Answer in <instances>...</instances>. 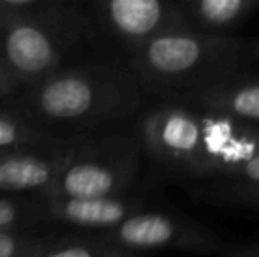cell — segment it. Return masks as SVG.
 <instances>
[{
    "label": "cell",
    "mask_w": 259,
    "mask_h": 257,
    "mask_svg": "<svg viewBox=\"0 0 259 257\" xmlns=\"http://www.w3.org/2000/svg\"><path fill=\"white\" fill-rule=\"evenodd\" d=\"M140 93L133 74L106 64L65 65L25 88L14 110L35 127L89 130L131 115Z\"/></svg>",
    "instance_id": "6da1fadb"
},
{
    "label": "cell",
    "mask_w": 259,
    "mask_h": 257,
    "mask_svg": "<svg viewBox=\"0 0 259 257\" xmlns=\"http://www.w3.org/2000/svg\"><path fill=\"white\" fill-rule=\"evenodd\" d=\"M236 60V41L224 35L178 30L159 35L129 53L131 74L152 92H201L228 81ZM191 93V95H192Z\"/></svg>",
    "instance_id": "7a4b0ae2"
},
{
    "label": "cell",
    "mask_w": 259,
    "mask_h": 257,
    "mask_svg": "<svg viewBox=\"0 0 259 257\" xmlns=\"http://www.w3.org/2000/svg\"><path fill=\"white\" fill-rule=\"evenodd\" d=\"M89 35L90 20L81 11L55 20L0 25V67L21 88H28L65 67L69 55Z\"/></svg>",
    "instance_id": "3957f363"
},
{
    "label": "cell",
    "mask_w": 259,
    "mask_h": 257,
    "mask_svg": "<svg viewBox=\"0 0 259 257\" xmlns=\"http://www.w3.org/2000/svg\"><path fill=\"white\" fill-rule=\"evenodd\" d=\"M140 166V146L129 137L79 141L69 150L67 161L42 195L74 199L122 197Z\"/></svg>",
    "instance_id": "277c9868"
},
{
    "label": "cell",
    "mask_w": 259,
    "mask_h": 257,
    "mask_svg": "<svg viewBox=\"0 0 259 257\" xmlns=\"http://www.w3.org/2000/svg\"><path fill=\"white\" fill-rule=\"evenodd\" d=\"M90 7L99 27L129 53L159 35L189 30L182 4L177 2L96 0L90 4Z\"/></svg>",
    "instance_id": "5b68a950"
},
{
    "label": "cell",
    "mask_w": 259,
    "mask_h": 257,
    "mask_svg": "<svg viewBox=\"0 0 259 257\" xmlns=\"http://www.w3.org/2000/svg\"><path fill=\"white\" fill-rule=\"evenodd\" d=\"M196 110L201 120V146L194 175L236 178L259 157V125L201 108Z\"/></svg>",
    "instance_id": "8992f818"
},
{
    "label": "cell",
    "mask_w": 259,
    "mask_h": 257,
    "mask_svg": "<svg viewBox=\"0 0 259 257\" xmlns=\"http://www.w3.org/2000/svg\"><path fill=\"white\" fill-rule=\"evenodd\" d=\"M141 137L150 155L184 173H196L201 146V120L198 110L164 104L141 122Z\"/></svg>",
    "instance_id": "52a82bcc"
},
{
    "label": "cell",
    "mask_w": 259,
    "mask_h": 257,
    "mask_svg": "<svg viewBox=\"0 0 259 257\" xmlns=\"http://www.w3.org/2000/svg\"><path fill=\"white\" fill-rule=\"evenodd\" d=\"M101 241L123 252L152 250V248H210L217 241L189 224L155 212H136L116 227L104 231Z\"/></svg>",
    "instance_id": "ba28073f"
},
{
    "label": "cell",
    "mask_w": 259,
    "mask_h": 257,
    "mask_svg": "<svg viewBox=\"0 0 259 257\" xmlns=\"http://www.w3.org/2000/svg\"><path fill=\"white\" fill-rule=\"evenodd\" d=\"M69 150L62 153H41V151L0 153V194L20 195L37 192V195H42L53 185L55 178L64 168Z\"/></svg>",
    "instance_id": "9c48e42d"
},
{
    "label": "cell",
    "mask_w": 259,
    "mask_h": 257,
    "mask_svg": "<svg viewBox=\"0 0 259 257\" xmlns=\"http://www.w3.org/2000/svg\"><path fill=\"white\" fill-rule=\"evenodd\" d=\"M45 202L50 220L69 224L83 229L109 231L122 220L136 213L138 202L125 197H97V199H74L46 195Z\"/></svg>",
    "instance_id": "30bf717a"
},
{
    "label": "cell",
    "mask_w": 259,
    "mask_h": 257,
    "mask_svg": "<svg viewBox=\"0 0 259 257\" xmlns=\"http://www.w3.org/2000/svg\"><path fill=\"white\" fill-rule=\"evenodd\" d=\"M196 108L259 125V81L219 83L192 93Z\"/></svg>",
    "instance_id": "8fae6325"
},
{
    "label": "cell",
    "mask_w": 259,
    "mask_h": 257,
    "mask_svg": "<svg viewBox=\"0 0 259 257\" xmlns=\"http://www.w3.org/2000/svg\"><path fill=\"white\" fill-rule=\"evenodd\" d=\"M72 144L76 143L35 127L16 110H0V151L62 153Z\"/></svg>",
    "instance_id": "7c38bea8"
},
{
    "label": "cell",
    "mask_w": 259,
    "mask_h": 257,
    "mask_svg": "<svg viewBox=\"0 0 259 257\" xmlns=\"http://www.w3.org/2000/svg\"><path fill=\"white\" fill-rule=\"evenodd\" d=\"M256 7H259L257 0H198L182 4L189 30L211 35H221L217 32L236 27Z\"/></svg>",
    "instance_id": "4fadbf2b"
},
{
    "label": "cell",
    "mask_w": 259,
    "mask_h": 257,
    "mask_svg": "<svg viewBox=\"0 0 259 257\" xmlns=\"http://www.w3.org/2000/svg\"><path fill=\"white\" fill-rule=\"evenodd\" d=\"M48 220L41 197L0 194V231H32Z\"/></svg>",
    "instance_id": "5bb4252c"
},
{
    "label": "cell",
    "mask_w": 259,
    "mask_h": 257,
    "mask_svg": "<svg viewBox=\"0 0 259 257\" xmlns=\"http://www.w3.org/2000/svg\"><path fill=\"white\" fill-rule=\"evenodd\" d=\"M69 0H0V25L25 20H55L78 13Z\"/></svg>",
    "instance_id": "9a60e30c"
},
{
    "label": "cell",
    "mask_w": 259,
    "mask_h": 257,
    "mask_svg": "<svg viewBox=\"0 0 259 257\" xmlns=\"http://www.w3.org/2000/svg\"><path fill=\"white\" fill-rule=\"evenodd\" d=\"M32 257H134L101 241L97 236L90 238H57L50 240Z\"/></svg>",
    "instance_id": "2e32d148"
},
{
    "label": "cell",
    "mask_w": 259,
    "mask_h": 257,
    "mask_svg": "<svg viewBox=\"0 0 259 257\" xmlns=\"http://www.w3.org/2000/svg\"><path fill=\"white\" fill-rule=\"evenodd\" d=\"M48 240L34 231H0V257H32Z\"/></svg>",
    "instance_id": "e0dca14e"
},
{
    "label": "cell",
    "mask_w": 259,
    "mask_h": 257,
    "mask_svg": "<svg viewBox=\"0 0 259 257\" xmlns=\"http://www.w3.org/2000/svg\"><path fill=\"white\" fill-rule=\"evenodd\" d=\"M21 86L16 83V79L11 78L2 67H0V99H11V97L18 95L21 92Z\"/></svg>",
    "instance_id": "ac0fdd59"
},
{
    "label": "cell",
    "mask_w": 259,
    "mask_h": 257,
    "mask_svg": "<svg viewBox=\"0 0 259 257\" xmlns=\"http://www.w3.org/2000/svg\"><path fill=\"white\" fill-rule=\"evenodd\" d=\"M238 180L245 183H254V185H259V157H256L254 161H250L245 168L240 171V175L236 176Z\"/></svg>",
    "instance_id": "d6986e66"
},
{
    "label": "cell",
    "mask_w": 259,
    "mask_h": 257,
    "mask_svg": "<svg viewBox=\"0 0 259 257\" xmlns=\"http://www.w3.org/2000/svg\"><path fill=\"white\" fill-rule=\"evenodd\" d=\"M240 197L250 199V201H259V185L250 187L249 190H242V192H240Z\"/></svg>",
    "instance_id": "ffe728a7"
},
{
    "label": "cell",
    "mask_w": 259,
    "mask_h": 257,
    "mask_svg": "<svg viewBox=\"0 0 259 257\" xmlns=\"http://www.w3.org/2000/svg\"><path fill=\"white\" fill-rule=\"evenodd\" d=\"M256 55L259 57V44H257V48H256Z\"/></svg>",
    "instance_id": "44dd1931"
},
{
    "label": "cell",
    "mask_w": 259,
    "mask_h": 257,
    "mask_svg": "<svg viewBox=\"0 0 259 257\" xmlns=\"http://www.w3.org/2000/svg\"><path fill=\"white\" fill-rule=\"evenodd\" d=\"M249 257H259V254H252V255H249Z\"/></svg>",
    "instance_id": "7402d4cb"
},
{
    "label": "cell",
    "mask_w": 259,
    "mask_h": 257,
    "mask_svg": "<svg viewBox=\"0 0 259 257\" xmlns=\"http://www.w3.org/2000/svg\"><path fill=\"white\" fill-rule=\"evenodd\" d=\"M0 153H4V151H0Z\"/></svg>",
    "instance_id": "603a6c76"
}]
</instances>
